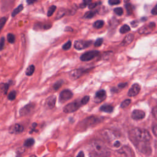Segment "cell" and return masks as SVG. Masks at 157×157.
I'll use <instances>...</instances> for the list:
<instances>
[{"label":"cell","instance_id":"obj_32","mask_svg":"<svg viewBox=\"0 0 157 157\" xmlns=\"http://www.w3.org/2000/svg\"><path fill=\"white\" fill-rule=\"evenodd\" d=\"M56 6H52L49 7L48 10V12H47V16L48 17H50L53 15V13H54V12L56 10Z\"/></svg>","mask_w":157,"mask_h":157},{"label":"cell","instance_id":"obj_52","mask_svg":"<svg viewBox=\"0 0 157 157\" xmlns=\"http://www.w3.org/2000/svg\"><path fill=\"white\" fill-rule=\"evenodd\" d=\"M129 1H130V0H124V2L125 3H128Z\"/></svg>","mask_w":157,"mask_h":157},{"label":"cell","instance_id":"obj_28","mask_svg":"<svg viewBox=\"0 0 157 157\" xmlns=\"http://www.w3.org/2000/svg\"><path fill=\"white\" fill-rule=\"evenodd\" d=\"M63 83V81L62 80H58V81H57L56 82H55L54 83V85H53V88L55 90H58L62 86Z\"/></svg>","mask_w":157,"mask_h":157},{"label":"cell","instance_id":"obj_22","mask_svg":"<svg viewBox=\"0 0 157 157\" xmlns=\"http://www.w3.org/2000/svg\"><path fill=\"white\" fill-rule=\"evenodd\" d=\"M34 144V139L33 138H29V139H26L25 142H24V144L23 145L26 147H30L31 146H33Z\"/></svg>","mask_w":157,"mask_h":157},{"label":"cell","instance_id":"obj_27","mask_svg":"<svg viewBox=\"0 0 157 157\" xmlns=\"http://www.w3.org/2000/svg\"><path fill=\"white\" fill-rule=\"evenodd\" d=\"M130 31V27H129L128 25H123V26L121 27L120 29V32L121 34L126 33H127V32H128V31Z\"/></svg>","mask_w":157,"mask_h":157},{"label":"cell","instance_id":"obj_47","mask_svg":"<svg viewBox=\"0 0 157 157\" xmlns=\"http://www.w3.org/2000/svg\"><path fill=\"white\" fill-rule=\"evenodd\" d=\"M83 4L86 6V5H89L91 2V0H83Z\"/></svg>","mask_w":157,"mask_h":157},{"label":"cell","instance_id":"obj_36","mask_svg":"<svg viewBox=\"0 0 157 157\" xmlns=\"http://www.w3.org/2000/svg\"><path fill=\"white\" fill-rule=\"evenodd\" d=\"M71 47V40H68L66 43H65L63 45V49L64 50H67L68 49H69Z\"/></svg>","mask_w":157,"mask_h":157},{"label":"cell","instance_id":"obj_12","mask_svg":"<svg viewBox=\"0 0 157 157\" xmlns=\"http://www.w3.org/2000/svg\"><path fill=\"white\" fill-rule=\"evenodd\" d=\"M85 70L83 69H75L71 71L69 73V77L72 79H77L79 78L84 72H85Z\"/></svg>","mask_w":157,"mask_h":157},{"label":"cell","instance_id":"obj_46","mask_svg":"<svg viewBox=\"0 0 157 157\" xmlns=\"http://www.w3.org/2000/svg\"><path fill=\"white\" fill-rule=\"evenodd\" d=\"M151 13L153 15H157V4L151 10Z\"/></svg>","mask_w":157,"mask_h":157},{"label":"cell","instance_id":"obj_9","mask_svg":"<svg viewBox=\"0 0 157 157\" xmlns=\"http://www.w3.org/2000/svg\"><path fill=\"white\" fill-rule=\"evenodd\" d=\"M155 28V23L153 22L150 23L147 25L144 26L139 30V33L140 34H147L150 33Z\"/></svg>","mask_w":157,"mask_h":157},{"label":"cell","instance_id":"obj_38","mask_svg":"<svg viewBox=\"0 0 157 157\" xmlns=\"http://www.w3.org/2000/svg\"><path fill=\"white\" fill-rule=\"evenodd\" d=\"M64 14H65V10L61 9H60V10L58 11L56 18V19H59V18H61Z\"/></svg>","mask_w":157,"mask_h":157},{"label":"cell","instance_id":"obj_50","mask_svg":"<svg viewBox=\"0 0 157 157\" xmlns=\"http://www.w3.org/2000/svg\"><path fill=\"white\" fill-rule=\"evenodd\" d=\"M114 146L116 147H119L120 146V142L118 141H117L115 143H114Z\"/></svg>","mask_w":157,"mask_h":157},{"label":"cell","instance_id":"obj_48","mask_svg":"<svg viewBox=\"0 0 157 157\" xmlns=\"http://www.w3.org/2000/svg\"><path fill=\"white\" fill-rule=\"evenodd\" d=\"M126 85H127V83H119V84H118V86L119 88H124L125 86H126Z\"/></svg>","mask_w":157,"mask_h":157},{"label":"cell","instance_id":"obj_15","mask_svg":"<svg viewBox=\"0 0 157 157\" xmlns=\"http://www.w3.org/2000/svg\"><path fill=\"white\" fill-rule=\"evenodd\" d=\"M98 118L96 117H88V118L83 120V121L80 122L82 124V127H87L91 125L92 124H95L97 122Z\"/></svg>","mask_w":157,"mask_h":157},{"label":"cell","instance_id":"obj_53","mask_svg":"<svg viewBox=\"0 0 157 157\" xmlns=\"http://www.w3.org/2000/svg\"><path fill=\"white\" fill-rule=\"evenodd\" d=\"M0 58H1V57H0Z\"/></svg>","mask_w":157,"mask_h":157},{"label":"cell","instance_id":"obj_16","mask_svg":"<svg viewBox=\"0 0 157 157\" xmlns=\"http://www.w3.org/2000/svg\"><path fill=\"white\" fill-rule=\"evenodd\" d=\"M56 96L54 95L50 96H49L45 101V104L47 105V106L49 108V109H53L55 105V103H56Z\"/></svg>","mask_w":157,"mask_h":157},{"label":"cell","instance_id":"obj_30","mask_svg":"<svg viewBox=\"0 0 157 157\" xmlns=\"http://www.w3.org/2000/svg\"><path fill=\"white\" fill-rule=\"evenodd\" d=\"M16 96H17L16 91H10V93L8 94L7 98H8V99L10 100V101H13V100L15 99Z\"/></svg>","mask_w":157,"mask_h":157},{"label":"cell","instance_id":"obj_19","mask_svg":"<svg viewBox=\"0 0 157 157\" xmlns=\"http://www.w3.org/2000/svg\"><path fill=\"white\" fill-rule=\"evenodd\" d=\"M134 37V36L132 34H129L126 35V37L124 38L123 40L121 42V45L126 46V45L130 44L132 42Z\"/></svg>","mask_w":157,"mask_h":157},{"label":"cell","instance_id":"obj_13","mask_svg":"<svg viewBox=\"0 0 157 157\" xmlns=\"http://www.w3.org/2000/svg\"><path fill=\"white\" fill-rule=\"evenodd\" d=\"M140 90V87L139 85L137 83H134L132 85L131 88L129 90L128 95L130 97L134 96L139 93Z\"/></svg>","mask_w":157,"mask_h":157},{"label":"cell","instance_id":"obj_3","mask_svg":"<svg viewBox=\"0 0 157 157\" xmlns=\"http://www.w3.org/2000/svg\"><path fill=\"white\" fill-rule=\"evenodd\" d=\"M137 149L143 154L148 155L151 153V148L148 142H140L134 144Z\"/></svg>","mask_w":157,"mask_h":157},{"label":"cell","instance_id":"obj_6","mask_svg":"<svg viewBox=\"0 0 157 157\" xmlns=\"http://www.w3.org/2000/svg\"><path fill=\"white\" fill-rule=\"evenodd\" d=\"M35 105L33 103H29L23 107L20 110H19V114L21 117L26 116L29 115L34 109Z\"/></svg>","mask_w":157,"mask_h":157},{"label":"cell","instance_id":"obj_42","mask_svg":"<svg viewBox=\"0 0 157 157\" xmlns=\"http://www.w3.org/2000/svg\"><path fill=\"white\" fill-rule=\"evenodd\" d=\"M120 0H109V4L110 5H117L120 4Z\"/></svg>","mask_w":157,"mask_h":157},{"label":"cell","instance_id":"obj_41","mask_svg":"<svg viewBox=\"0 0 157 157\" xmlns=\"http://www.w3.org/2000/svg\"><path fill=\"white\" fill-rule=\"evenodd\" d=\"M5 45V38L4 37H2L0 39V50H2Z\"/></svg>","mask_w":157,"mask_h":157},{"label":"cell","instance_id":"obj_7","mask_svg":"<svg viewBox=\"0 0 157 157\" xmlns=\"http://www.w3.org/2000/svg\"><path fill=\"white\" fill-rule=\"evenodd\" d=\"M73 94L69 90H64L61 92L59 96V101L60 102L63 103L68 100H69L72 97Z\"/></svg>","mask_w":157,"mask_h":157},{"label":"cell","instance_id":"obj_10","mask_svg":"<svg viewBox=\"0 0 157 157\" xmlns=\"http://www.w3.org/2000/svg\"><path fill=\"white\" fill-rule=\"evenodd\" d=\"M117 152L121 155H124L125 156H134V154L132 150V149L128 146H123L119 150L117 151Z\"/></svg>","mask_w":157,"mask_h":157},{"label":"cell","instance_id":"obj_20","mask_svg":"<svg viewBox=\"0 0 157 157\" xmlns=\"http://www.w3.org/2000/svg\"><path fill=\"white\" fill-rule=\"evenodd\" d=\"M100 110L102 112L111 113L113 110V107L110 105H103L100 107Z\"/></svg>","mask_w":157,"mask_h":157},{"label":"cell","instance_id":"obj_43","mask_svg":"<svg viewBox=\"0 0 157 157\" xmlns=\"http://www.w3.org/2000/svg\"><path fill=\"white\" fill-rule=\"evenodd\" d=\"M152 114L153 116L154 117V118L157 120V105L155 106V107H153V109H152Z\"/></svg>","mask_w":157,"mask_h":157},{"label":"cell","instance_id":"obj_29","mask_svg":"<svg viewBox=\"0 0 157 157\" xmlns=\"http://www.w3.org/2000/svg\"><path fill=\"white\" fill-rule=\"evenodd\" d=\"M7 40L9 43H10V44H13L14 43L15 40V37L14 34H13L12 33H9L7 34Z\"/></svg>","mask_w":157,"mask_h":157},{"label":"cell","instance_id":"obj_21","mask_svg":"<svg viewBox=\"0 0 157 157\" xmlns=\"http://www.w3.org/2000/svg\"><path fill=\"white\" fill-rule=\"evenodd\" d=\"M34 70H35V67L34 65L31 64L30 66H29L26 69V71H25V74L26 75L28 76H30V75H32L34 73Z\"/></svg>","mask_w":157,"mask_h":157},{"label":"cell","instance_id":"obj_49","mask_svg":"<svg viewBox=\"0 0 157 157\" xmlns=\"http://www.w3.org/2000/svg\"><path fill=\"white\" fill-rule=\"evenodd\" d=\"M37 0H26V2L28 4H32L33 3H34L36 1H37Z\"/></svg>","mask_w":157,"mask_h":157},{"label":"cell","instance_id":"obj_26","mask_svg":"<svg viewBox=\"0 0 157 157\" xmlns=\"http://www.w3.org/2000/svg\"><path fill=\"white\" fill-rule=\"evenodd\" d=\"M9 83H1V84L0 88H1V90L3 91L4 94H6L7 93L8 88H9Z\"/></svg>","mask_w":157,"mask_h":157},{"label":"cell","instance_id":"obj_2","mask_svg":"<svg viewBox=\"0 0 157 157\" xmlns=\"http://www.w3.org/2000/svg\"><path fill=\"white\" fill-rule=\"evenodd\" d=\"M90 150L94 156H107L110 155V151L105 144L101 140H93L90 144Z\"/></svg>","mask_w":157,"mask_h":157},{"label":"cell","instance_id":"obj_51","mask_svg":"<svg viewBox=\"0 0 157 157\" xmlns=\"http://www.w3.org/2000/svg\"><path fill=\"white\" fill-rule=\"evenodd\" d=\"M78 156H84V154L83 153V151H80L78 155H77Z\"/></svg>","mask_w":157,"mask_h":157},{"label":"cell","instance_id":"obj_23","mask_svg":"<svg viewBox=\"0 0 157 157\" xmlns=\"http://www.w3.org/2000/svg\"><path fill=\"white\" fill-rule=\"evenodd\" d=\"M23 9V6L22 4L19 5L16 9H15L12 13V17H15V15H17L18 13H20L22 10Z\"/></svg>","mask_w":157,"mask_h":157},{"label":"cell","instance_id":"obj_17","mask_svg":"<svg viewBox=\"0 0 157 157\" xmlns=\"http://www.w3.org/2000/svg\"><path fill=\"white\" fill-rule=\"evenodd\" d=\"M106 97V93L104 90L98 91L95 95V100L97 102L102 101Z\"/></svg>","mask_w":157,"mask_h":157},{"label":"cell","instance_id":"obj_34","mask_svg":"<svg viewBox=\"0 0 157 157\" xmlns=\"http://www.w3.org/2000/svg\"><path fill=\"white\" fill-rule=\"evenodd\" d=\"M130 103H131V100H130L129 99H125L124 101H123L121 102V105H120V107H121V108H125V107H128V106L130 104Z\"/></svg>","mask_w":157,"mask_h":157},{"label":"cell","instance_id":"obj_4","mask_svg":"<svg viewBox=\"0 0 157 157\" xmlns=\"http://www.w3.org/2000/svg\"><path fill=\"white\" fill-rule=\"evenodd\" d=\"M80 105H81V102H78V101H74L65 105L63 109V111L64 113H72L78 110V108L80 107Z\"/></svg>","mask_w":157,"mask_h":157},{"label":"cell","instance_id":"obj_33","mask_svg":"<svg viewBox=\"0 0 157 157\" xmlns=\"http://www.w3.org/2000/svg\"><path fill=\"white\" fill-rule=\"evenodd\" d=\"M96 13L94 11H88L85 13L84 17L86 18H91L95 15Z\"/></svg>","mask_w":157,"mask_h":157},{"label":"cell","instance_id":"obj_14","mask_svg":"<svg viewBox=\"0 0 157 157\" xmlns=\"http://www.w3.org/2000/svg\"><path fill=\"white\" fill-rule=\"evenodd\" d=\"M145 116V113L141 110H134L131 114V117L136 120L143 119Z\"/></svg>","mask_w":157,"mask_h":157},{"label":"cell","instance_id":"obj_37","mask_svg":"<svg viewBox=\"0 0 157 157\" xmlns=\"http://www.w3.org/2000/svg\"><path fill=\"white\" fill-rule=\"evenodd\" d=\"M6 21H7V18L5 17L0 18V31L2 29V28H3V26H4Z\"/></svg>","mask_w":157,"mask_h":157},{"label":"cell","instance_id":"obj_1","mask_svg":"<svg viewBox=\"0 0 157 157\" xmlns=\"http://www.w3.org/2000/svg\"><path fill=\"white\" fill-rule=\"evenodd\" d=\"M129 139L134 144L140 142H148L151 140L149 132L144 129L135 128L129 131Z\"/></svg>","mask_w":157,"mask_h":157},{"label":"cell","instance_id":"obj_11","mask_svg":"<svg viewBox=\"0 0 157 157\" xmlns=\"http://www.w3.org/2000/svg\"><path fill=\"white\" fill-rule=\"evenodd\" d=\"M91 42V41H85V40H78L75 42L74 44V47L77 50H82L83 48L88 47Z\"/></svg>","mask_w":157,"mask_h":157},{"label":"cell","instance_id":"obj_5","mask_svg":"<svg viewBox=\"0 0 157 157\" xmlns=\"http://www.w3.org/2000/svg\"><path fill=\"white\" fill-rule=\"evenodd\" d=\"M101 135L103 137L104 139L108 142H111L116 138V134L115 132L108 129H105L102 130L101 131Z\"/></svg>","mask_w":157,"mask_h":157},{"label":"cell","instance_id":"obj_44","mask_svg":"<svg viewBox=\"0 0 157 157\" xmlns=\"http://www.w3.org/2000/svg\"><path fill=\"white\" fill-rule=\"evenodd\" d=\"M100 4V2H94V3H90L89 4V9H94V7H96L98 5Z\"/></svg>","mask_w":157,"mask_h":157},{"label":"cell","instance_id":"obj_24","mask_svg":"<svg viewBox=\"0 0 157 157\" xmlns=\"http://www.w3.org/2000/svg\"><path fill=\"white\" fill-rule=\"evenodd\" d=\"M52 26L51 24H48V23H44V24H42V23H39V24H36L35 25V27H37L39 28H42L44 29H48L49 28H50Z\"/></svg>","mask_w":157,"mask_h":157},{"label":"cell","instance_id":"obj_25","mask_svg":"<svg viewBox=\"0 0 157 157\" xmlns=\"http://www.w3.org/2000/svg\"><path fill=\"white\" fill-rule=\"evenodd\" d=\"M104 22L102 20H97L96 21L94 24H93V26L97 29H99L101 28L103 26H104Z\"/></svg>","mask_w":157,"mask_h":157},{"label":"cell","instance_id":"obj_45","mask_svg":"<svg viewBox=\"0 0 157 157\" xmlns=\"http://www.w3.org/2000/svg\"><path fill=\"white\" fill-rule=\"evenodd\" d=\"M152 131H153L154 135H155L156 137H157V124H156V125H155V126L153 127Z\"/></svg>","mask_w":157,"mask_h":157},{"label":"cell","instance_id":"obj_31","mask_svg":"<svg viewBox=\"0 0 157 157\" xmlns=\"http://www.w3.org/2000/svg\"><path fill=\"white\" fill-rule=\"evenodd\" d=\"M125 7L126 9V12L128 15H131L132 13V6L131 4L129 3H126L125 4Z\"/></svg>","mask_w":157,"mask_h":157},{"label":"cell","instance_id":"obj_39","mask_svg":"<svg viewBox=\"0 0 157 157\" xmlns=\"http://www.w3.org/2000/svg\"><path fill=\"white\" fill-rule=\"evenodd\" d=\"M89 100H90V97H89L88 96H84V97L82 99V100H81V101H80L81 104L84 105V104H87L88 102L89 101Z\"/></svg>","mask_w":157,"mask_h":157},{"label":"cell","instance_id":"obj_18","mask_svg":"<svg viewBox=\"0 0 157 157\" xmlns=\"http://www.w3.org/2000/svg\"><path fill=\"white\" fill-rule=\"evenodd\" d=\"M24 130V128L22 125L20 124H15L14 126L10 128V133H15V134H18L23 132Z\"/></svg>","mask_w":157,"mask_h":157},{"label":"cell","instance_id":"obj_8","mask_svg":"<svg viewBox=\"0 0 157 157\" xmlns=\"http://www.w3.org/2000/svg\"><path fill=\"white\" fill-rule=\"evenodd\" d=\"M99 52L98 51H89L83 53L80 56V59L83 61H87L93 59L94 57L99 55Z\"/></svg>","mask_w":157,"mask_h":157},{"label":"cell","instance_id":"obj_40","mask_svg":"<svg viewBox=\"0 0 157 157\" xmlns=\"http://www.w3.org/2000/svg\"><path fill=\"white\" fill-rule=\"evenodd\" d=\"M102 42H103L102 39H101V38H98V39L96 40V42H95V43H94V46H95V47H99V46L101 45V44H102Z\"/></svg>","mask_w":157,"mask_h":157},{"label":"cell","instance_id":"obj_35","mask_svg":"<svg viewBox=\"0 0 157 157\" xmlns=\"http://www.w3.org/2000/svg\"><path fill=\"white\" fill-rule=\"evenodd\" d=\"M114 12L117 15H121L123 13V10L121 7H117L114 9Z\"/></svg>","mask_w":157,"mask_h":157}]
</instances>
